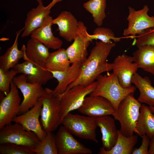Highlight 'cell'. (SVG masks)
I'll use <instances>...</instances> for the list:
<instances>
[{
    "label": "cell",
    "mask_w": 154,
    "mask_h": 154,
    "mask_svg": "<svg viewBox=\"0 0 154 154\" xmlns=\"http://www.w3.org/2000/svg\"><path fill=\"white\" fill-rule=\"evenodd\" d=\"M115 45L113 42L106 43L101 41H96L89 55L81 64L78 78L66 91L77 85H89L95 82L102 73L112 70V63H108L107 60Z\"/></svg>",
    "instance_id": "obj_1"
},
{
    "label": "cell",
    "mask_w": 154,
    "mask_h": 154,
    "mask_svg": "<svg viewBox=\"0 0 154 154\" xmlns=\"http://www.w3.org/2000/svg\"><path fill=\"white\" fill-rule=\"evenodd\" d=\"M96 80V87L89 95L99 96L106 99L116 110L121 101L129 94L134 93L136 89L133 85L126 88L122 87L117 77L113 72L107 75L100 74Z\"/></svg>",
    "instance_id": "obj_2"
},
{
    "label": "cell",
    "mask_w": 154,
    "mask_h": 154,
    "mask_svg": "<svg viewBox=\"0 0 154 154\" xmlns=\"http://www.w3.org/2000/svg\"><path fill=\"white\" fill-rule=\"evenodd\" d=\"M133 94H129L121 101L112 115L120 123L119 131L126 137L134 135L142 105Z\"/></svg>",
    "instance_id": "obj_3"
},
{
    "label": "cell",
    "mask_w": 154,
    "mask_h": 154,
    "mask_svg": "<svg viewBox=\"0 0 154 154\" xmlns=\"http://www.w3.org/2000/svg\"><path fill=\"white\" fill-rule=\"evenodd\" d=\"M61 124L76 136L98 143L96 132L98 127L96 117L70 112L63 118Z\"/></svg>",
    "instance_id": "obj_4"
},
{
    "label": "cell",
    "mask_w": 154,
    "mask_h": 154,
    "mask_svg": "<svg viewBox=\"0 0 154 154\" xmlns=\"http://www.w3.org/2000/svg\"><path fill=\"white\" fill-rule=\"evenodd\" d=\"M96 85V81L88 85H76L58 96L60 108L59 125L66 115L81 106L86 97L94 90Z\"/></svg>",
    "instance_id": "obj_5"
},
{
    "label": "cell",
    "mask_w": 154,
    "mask_h": 154,
    "mask_svg": "<svg viewBox=\"0 0 154 154\" xmlns=\"http://www.w3.org/2000/svg\"><path fill=\"white\" fill-rule=\"evenodd\" d=\"M42 103L41 125L46 132H52L59 126L60 113V99L53 94V90L46 88L39 99Z\"/></svg>",
    "instance_id": "obj_6"
},
{
    "label": "cell",
    "mask_w": 154,
    "mask_h": 154,
    "mask_svg": "<svg viewBox=\"0 0 154 154\" xmlns=\"http://www.w3.org/2000/svg\"><path fill=\"white\" fill-rule=\"evenodd\" d=\"M40 141L34 133L16 123L0 129V145L12 143L27 147L31 150Z\"/></svg>",
    "instance_id": "obj_7"
},
{
    "label": "cell",
    "mask_w": 154,
    "mask_h": 154,
    "mask_svg": "<svg viewBox=\"0 0 154 154\" xmlns=\"http://www.w3.org/2000/svg\"><path fill=\"white\" fill-rule=\"evenodd\" d=\"M0 129L11 123L13 119L20 114L21 98L18 88L13 81L8 94L0 93Z\"/></svg>",
    "instance_id": "obj_8"
},
{
    "label": "cell",
    "mask_w": 154,
    "mask_h": 154,
    "mask_svg": "<svg viewBox=\"0 0 154 154\" xmlns=\"http://www.w3.org/2000/svg\"><path fill=\"white\" fill-rule=\"evenodd\" d=\"M13 82L20 90L23 96L20 109V114H22L35 105L42 95L44 89L42 85L29 82L27 76L23 74L15 76Z\"/></svg>",
    "instance_id": "obj_9"
},
{
    "label": "cell",
    "mask_w": 154,
    "mask_h": 154,
    "mask_svg": "<svg viewBox=\"0 0 154 154\" xmlns=\"http://www.w3.org/2000/svg\"><path fill=\"white\" fill-rule=\"evenodd\" d=\"M149 10L147 5L138 11L129 7V14L127 18L128 27L124 30L123 35L132 38H135L136 35L141 34L145 29L154 27V17L148 15Z\"/></svg>",
    "instance_id": "obj_10"
},
{
    "label": "cell",
    "mask_w": 154,
    "mask_h": 154,
    "mask_svg": "<svg viewBox=\"0 0 154 154\" xmlns=\"http://www.w3.org/2000/svg\"><path fill=\"white\" fill-rule=\"evenodd\" d=\"M87 28L82 21H78L76 36L74 41L66 50L71 64H82L88 55L87 49L90 41Z\"/></svg>",
    "instance_id": "obj_11"
},
{
    "label": "cell",
    "mask_w": 154,
    "mask_h": 154,
    "mask_svg": "<svg viewBox=\"0 0 154 154\" xmlns=\"http://www.w3.org/2000/svg\"><path fill=\"white\" fill-rule=\"evenodd\" d=\"M58 154H91L92 150L76 140L63 125L55 135Z\"/></svg>",
    "instance_id": "obj_12"
},
{
    "label": "cell",
    "mask_w": 154,
    "mask_h": 154,
    "mask_svg": "<svg viewBox=\"0 0 154 154\" xmlns=\"http://www.w3.org/2000/svg\"><path fill=\"white\" fill-rule=\"evenodd\" d=\"M42 108V103L39 100L33 107L26 112L17 116L13 120L22 125L25 129L34 133L40 141L44 138L46 134L39 120Z\"/></svg>",
    "instance_id": "obj_13"
},
{
    "label": "cell",
    "mask_w": 154,
    "mask_h": 154,
    "mask_svg": "<svg viewBox=\"0 0 154 154\" xmlns=\"http://www.w3.org/2000/svg\"><path fill=\"white\" fill-rule=\"evenodd\" d=\"M78 110L84 115L95 117L112 115L116 111L112 104L106 99L101 96L90 95L86 97Z\"/></svg>",
    "instance_id": "obj_14"
},
{
    "label": "cell",
    "mask_w": 154,
    "mask_h": 154,
    "mask_svg": "<svg viewBox=\"0 0 154 154\" xmlns=\"http://www.w3.org/2000/svg\"><path fill=\"white\" fill-rule=\"evenodd\" d=\"M112 64L113 73L117 77L121 86L126 88L131 86V80L138 68L132 56L125 53L117 56Z\"/></svg>",
    "instance_id": "obj_15"
},
{
    "label": "cell",
    "mask_w": 154,
    "mask_h": 154,
    "mask_svg": "<svg viewBox=\"0 0 154 154\" xmlns=\"http://www.w3.org/2000/svg\"><path fill=\"white\" fill-rule=\"evenodd\" d=\"M13 68L18 73L26 75L28 82L31 83L43 85L53 78L51 72L28 60L18 63Z\"/></svg>",
    "instance_id": "obj_16"
},
{
    "label": "cell",
    "mask_w": 154,
    "mask_h": 154,
    "mask_svg": "<svg viewBox=\"0 0 154 154\" xmlns=\"http://www.w3.org/2000/svg\"><path fill=\"white\" fill-rule=\"evenodd\" d=\"M52 17L50 14L46 17L42 25L30 35L31 38L42 43L48 48L58 50L61 48L62 41L55 37L52 30Z\"/></svg>",
    "instance_id": "obj_17"
},
{
    "label": "cell",
    "mask_w": 154,
    "mask_h": 154,
    "mask_svg": "<svg viewBox=\"0 0 154 154\" xmlns=\"http://www.w3.org/2000/svg\"><path fill=\"white\" fill-rule=\"evenodd\" d=\"M53 24L58 26L60 37L70 42L75 38L78 25V21L70 12L64 11L53 19Z\"/></svg>",
    "instance_id": "obj_18"
},
{
    "label": "cell",
    "mask_w": 154,
    "mask_h": 154,
    "mask_svg": "<svg viewBox=\"0 0 154 154\" xmlns=\"http://www.w3.org/2000/svg\"><path fill=\"white\" fill-rule=\"evenodd\" d=\"M96 121L102 133V147L109 150L115 145L118 137V130L115 119L106 115L96 117Z\"/></svg>",
    "instance_id": "obj_19"
},
{
    "label": "cell",
    "mask_w": 154,
    "mask_h": 154,
    "mask_svg": "<svg viewBox=\"0 0 154 154\" xmlns=\"http://www.w3.org/2000/svg\"><path fill=\"white\" fill-rule=\"evenodd\" d=\"M22 48L24 52V60H29L46 68L45 64L50 53L48 47L42 43L31 38L27 41L26 46L23 45Z\"/></svg>",
    "instance_id": "obj_20"
},
{
    "label": "cell",
    "mask_w": 154,
    "mask_h": 154,
    "mask_svg": "<svg viewBox=\"0 0 154 154\" xmlns=\"http://www.w3.org/2000/svg\"><path fill=\"white\" fill-rule=\"evenodd\" d=\"M82 64L74 63L65 70L50 72L53 78L58 82L57 85L53 90L55 96L58 97L63 94L67 87L77 79L80 75Z\"/></svg>",
    "instance_id": "obj_21"
},
{
    "label": "cell",
    "mask_w": 154,
    "mask_h": 154,
    "mask_svg": "<svg viewBox=\"0 0 154 154\" xmlns=\"http://www.w3.org/2000/svg\"><path fill=\"white\" fill-rule=\"evenodd\" d=\"M50 12V10L43 5L38 4L37 7L33 8L27 13L21 37L23 38L30 35L35 30L43 24L46 16Z\"/></svg>",
    "instance_id": "obj_22"
},
{
    "label": "cell",
    "mask_w": 154,
    "mask_h": 154,
    "mask_svg": "<svg viewBox=\"0 0 154 154\" xmlns=\"http://www.w3.org/2000/svg\"><path fill=\"white\" fill-rule=\"evenodd\" d=\"M131 82L139 91V102L154 106V87L149 77H143L137 72L133 76Z\"/></svg>",
    "instance_id": "obj_23"
},
{
    "label": "cell",
    "mask_w": 154,
    "mask_h": 154,
    "mask_svg": "<svg viewBox=\"0 0 154 154\" xmlns=\"http://www.w3.org/2000/svg\"><path fill=\"white\" fill-rule=\"evenodd\" d=\"M137 48L133 53V62L138 68L154 75V46L145 45Z\"/></svg>",
    "instance_id": "obj_24"
},
{
    "label": "cell",
    "mask_w": 154,
    "mask_h": 154,
    "mask_svg": "<svg viewBox=\"0 0 154 154\" xmlns=\"http://www.w3.org/2000/svg\"><path fill=\"white\" fill-rule=\"evenodd\" d=\"M135 133L141 137L146 135L150 139L154 135V114L144 104L141 106Z\"/></svg>",
    "instance_id": "obj_25"
},
{
    "label": "cell",
    "mask_w": 154,
    "mask_h": 154,
    "mask_svg": "<svg viewBox=\"0 0 154 154\" xmlns=\"http://www.w3.org/2000/svg\"><path fill=\"white\" fill-rule=\"evenodd\" d=\"M23 29V28L16 32L13 43L7 49L5 53L0 57V68L3 70H7L13 68L21 58L24 57L23 49L22 48L21 50H19L18 48L19 37Z\"/></svg>",
    "instance_id": "obj_26"
},
{
    "label": "cell",
    "mask_w": 154,
    "mask_h": 154,
    "mask_svg": "<svg viewBox=\"0 0 154 154\" xmlns=\"http://www.w3.org/2000/svg\"><path fill=\"white\" fill-rule=\"evenodd\" d=\"M138 137L134 134L129 137L123 135L118 130V136L116 142L112 148L106 150L102 147L100 149L98 154H131L134 146L137 144Z\"/></svg>",
    "instance_id": "obj_27"
},
{
    "label": "cell",
    "mask_w": 154,
    "mask_h": 154,
    "mask_svg": "<svg viewBox=\"0 0 154 154\" xmlns=\"http://www.w3.org/2000/svg\"><path fill=\"white\" fill-rule=\"evenodd\" d=\"M71 64L66 49L61 48L50 53L45 66L50 72L61 71L68 68Z\"/></svg>",
    "instance_id": "obj_28"
},
{
    "label": "cell",
    "mask_w": 154,
    "mask_h": 154,
    "mask_svg": "<svg viewBox=\"0 0 154 154\" xmlns=\"http://www.w3.org/2000/svg\"><path fill=\"white\" fill-rule=\"evenodd\" d=\"M83 6L92 15L94 23L98 27L101 26L106 17V0H89L83 4Z\"/></svg>",
    "instance_id": "obj_29"
},
{
    "label": "cell",
    "mask_w": 154,
    "mask_h": 154,
    "mask_svg": "<svg viewBox=\"0 0 154 154\" xmlns=\"http://www.w3.org/2000/svg\"><path fill=\"white\" fill-rule=\"evenodd\" d=\"M31 150L36 154H58L55 135L52 132L46 133L44 138Z\"/></svg>",
    "instance_id": "obj_30"
},
{
    "label": "cell",
    "mask_w": 154,
    "mask_h": 154,
    "mask_svg": "<svg viewBox=\"0 0 154 154\" xmlns=\"http://www.w3.org/2000/svg\"><path fill=\"white\" fill-rule=\"evenodd\" d=\"M120 38L116 37L113 31L108 28L98 27L93 32L92 35H89V40L91 42L93 40H99L105 43L112 42L113 40L116 43L120 41Z\"/></svg>",
    "instance_id": "obj_31"
},
{
    "label": "cell",
    "mask_w": 154,
    "mask_h": 154,
    "mask_svg": "<svg viewBox=\"0 0 154 154\" xmlns=\"http://www.w3.org/2000/svg\"><path fill=\"white\" fill-rule=\"evenodd\" d=\"M17 72L13 68L4 70L0 68V91L5 96L10 90L11 84Z\"/></svg>",
    "instance_id": "obj_32"
},
{
    "label": "cell",
    "mask_w": 154,
    "mask_h": 154,
    "mask_svg": "<svg viewBox=\"0 0 154 154\" xmlns=\"http://www.w3.org/2000/svg\"><path fill=\"white\" fill-rule=\"evenodd\" d=\"M0 154H35L29 148L15 144L0 145Z\"/></svg>",
    "instance_id": "obj_33"
},
{
    "label": "cell",
    "mask_w": 154,
    "mask_h": 154,
    "mask_svg": "<svg viewBox=\"0 0 154 154\" xmlns=\"http://www.w3.org/2000/svg\"><path fill=\"white\" fill-rule=\"evenodd\" d=\"M136 37L133 43L137 48L145 45L154 46V27L145 29Z\"/></svg>",
    "instance_id": "obj_34"
},
{
    "label": "cell",
    "mask_w": 154,
    "mask_h": 154,
    "mask_svg": "<svg viewBox=\"0 0 154 154\" xmlns=\"http://www.w3.org/2000/svg\"><path fill=\"white\" fill-rule=\"evenodd\" d=\"M141 137L142 138L141 145L139 148L133 149L131 154H149L150 138L146 135L142 136Z\"/></svg>",
    "instance_id": "obj_35"
},
{
    "label": "cell",
    "mask_w": 154,
    "mask_h": 154,
    "mask_svg": "<svg viewBox=\"0 0 154 154\" xmlns=\"http://www.w3.org/2000/svg\"><path fill=\"white\" fill-rule=\"evenodd\" d=\"M150 139L149 154H154V135Z\"/></svg>",
    "instance_id": "obj_36"
},
{
    "label": "cell",
    "mask_w": 154,
    "mask_h": 154,
    "mask_svg": "<svg viewBox=\"0 0 154 154\" xmlns=\"http://www.w3.org/2000/svg\"><path fill=\"white\" fill-rule=\"evenodd\" d=\"M63 0H52L51 2L46 7L49 9L51 8L57 3L61 2Z\"/></svg>",
    "instance_id": "obj_37"
},
{
    "label": "cell",
    "mask_w": 154,
    "mask_h": 154,
    "mask_svg": "<svg viewBox=\"0 0 154 154\" xmlns=\"http://www.w3.org/2000/svg\"><path fill=\"white\" fill-rule=\"evenodd\" d=\"M38 4L42 5L43 4V0H36Z\"/></svg>",
    "instance_id": "obj_38"
},
{
    "label": "cell",
    "mask_w": 154,
    "mask_h": 154,
    "mask_svg": "<svg viewBox=\"0 0 154 154\" xmlns=\"http://www.w3.org/2000/svg\"><path fill=\"white\" fill-rule=\"evenodd\" d=\"M149 106L152 112L154 114V106Z\"/></svg>",
    "instance_id": "obj_39"
}]
</instances>
